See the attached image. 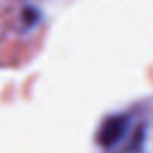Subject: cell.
Here are the masks:
<instances>
[{
    "instance_id": "cell-1",
    "label": "cell",
    "mask_w": 153,
    "mask_h": 153,
    "mask_svg": "<svg viewBox=\"0 0 153 153\" xmlns=\"http://www.w3.org/2000/svg\"><path fill=\"white\" fill-rule=\"evenodd\" d=\"M129 128V119L126 116H111L107 120H104L102 126L99 128L98 132V143L110 149L116 146L128 132Z\"/></svg>"
},
{
    "instance_id": "cell-2",
    "label": "cell",
    "mask_w": 153,
    "mask_h": 153,
    "mask_svg": "<svg viewBox=\"0 0 153 153\" xmlns=\"http://www.w3.org/2000/svg\"><path fill=\"white\" fill-rule=\"evenodd\" d=\"M143 141H144V129H138L137 134L132 138V143L129 146V153H141L143 149Z\"/></svg>"
}]
</instances>
